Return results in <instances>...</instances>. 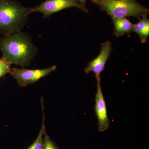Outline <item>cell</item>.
Listing matches in <instances>:
<instances>
[{
  "label": "cell",
  "instance_id": "cell-1",
  "mask_svg": "<svg viewBox=\"0 0 149 149\" xmlns=\"http://www.w3.org/2000/svg\"><path fill=\"white\" fill-rule=\"evenodd\" d=\"M0 51L11 65L22 68L29 66L38 53L32 37L22 31L0 37Z\"/></svg>",
  "mask_w": 149,
  "mask_h": 149
},
{
  "label": "cell",
  "instance_id": "cell-2",
  "mask_svg": "<svg viewBox=\"0 0 149 149\" xmlns=\"http://www.w3.org/2000/svg\"><path fill=\"white\" fill-rule=\"evenodd\" d=\"M31 13V8L24 6L17 0H0V34L21 32Z\"/></svg>",
  "mask_w": 149,
  "mask_h": 149
},
{
  "label": "cell",
  "instance_id": "cell-3",
  "mask_svg": "<svg viewBox=\"0 0 149 149\" xmlns=\"http://www.w3.org/2000/svg\"><path fill=\"white\" fill-rule=\"evenodd\" d=\"M101 10L104 11L112 18L133 17L140 18L147 16L149 9L136 0H92Z\"/></svg>",
  "mask_w": 149,
  "mask_h": 149
},
{
  "label": "cell",
  "instance_id": "cell-4",
  "mask_svg": "<svg viewBox=\"0 0 149 149\" xmlns=\"http://www.w3.org/2000/svg\"><path fill=\"white\" fill-rule=\"evenodd\" d=\"M72 7L77 8L86 13L89 12L86 7L76 0H45L39 5L31 8V13H40L44 18H47L54 13Z\"/></svg>",
  "mask_w": 149,
  "mask_h": 149
},
{
  "label": "cell",
  "instance_id": "cell-5",
  "mask_svg": "<svg viewBox=\"0 0 149 149\" xmlns=\"http://www.w3.org/2000/svg\"><path fill=\"white\" fill-rule=\"evenodd\" d=\"M56 68V65H52L42 69H28L24 68H11L9 73L17 80L20 87H25L36 83L41 78L55 71Z\"/></svg>",
  "mask_w": 149,
  "mask_h": 149
},
{
  "label": "cell",
  "instance_id": "cell-6",
  "mask_svg": "<svg viewBox=\"0 0 149 149\" xmlns=\"http://www.w3.org/2000/svg\"><path fill=\"white\" fill-rule=\"evenodd\" d=\"M112 49V45L109 41L103 43L100 54L89 63L88 66L84 70L85 73L93 72L95 74L97 81L101 80V73L104 69L106 63L111 54Z\"/></svg>",
  "mask_w": 149,
  "mask_h": 149
},
{
  "label": "cell",
  "instance_id": "cell-7",
  "mask_svg": "<svg viewBox=\"0 0 149 149\" xmlns=\"http://www.w3.org/2000/svg\"><path fill=\"white\" fill-rule=\"evenodd\" d=\"M100 83L101 80L97 81L95 111L97 118L99 131L104 132L109 128L110 122L108 116L106 104Z\"/></svg>",
  "mask_w": 149,
  "mask_h": 149
},
{
  "label": "cell",
  "instance_id": "cell-8",
  "mask_svg": "<svg viewBox=\"0 0 149 149\" xmlns=\"http://www.w3.org/2000/svg\"><path fill=\"white\" fill-rule=\"evenodd\" d=\"M114 25L113 34L117 37H122L126 34L130 36L132 31L133 24L128 19L123 17L112 18Z\"/></svg>",
  "mask_w": 149,
  "mask_h": 149
},
{
  "label": "cell",
  "instance_id": "cell-9",
  "mask_svg": "<svg viewBox=\"0 0 149 149\" xmlns=\"http://www.w3.org/2000/svg\"><path fill=\"white\" fill-rule=\"evenodd\" d=\"M132 31L139 35L143 44L146 42L149 35V20L147 16L142 17L137 24H133Z\"/></svg>",
  "mask_w": 149,
  "mask_h": 149
},
{
  "label": "cell",
  "instance_id": "cell-10",
  "mask_svg": "<svg viewBox=\"0 0 149 149\" xmlns=\"http://www.w3.org/2000/svg\"><path fill=\"white\" fill-rule=\"evenodd\" d=\"M45 131V123L43 122L39 135L37 139L32 145L28 147L27 149H43V136Z\"/></svg>",
  "mask_w": 149,
  "mask_h": 149
},
{
  "label": "cell",
  "instance_id": "cell-11",
  "mask_svg": "<svg viewBox=\"0 0 149 149\" xmlns=\"http://www.w3.org/2000/svg\"><path fill=\"white\" fill-rule=\"evenodd\" d=\"M11 65L10 63L3 58H0V79L6 74L10 73L12 68Z\"/></svg>",
  "mask_w": 149,
  "mask_h": 149
},
{
  "label": "cell",
  "instance_id": "cell-12",
  "mask_svg": "<svg viewBox=\"0 0 149 149\" xmlns=\"http://www.w3.org/2000/svg\"><path fill=\"white\" fill-rule=\"evenodd\" d=\"M43 149H59L45 131L43 136Z\"/></svg>",
  "mask_w": 149,
  "mask_h": 149
},
{
  "label": "cell",
  "instance_id": "cell-13",
  "mask_svg": "<svg viewBox=\"0 0 149 149\" xmlns=\"http://www.w3.org/2000/svg\"><path fill=\"white\" fill-rule=\"evenodd\" d=\"M80 4H82V5L85 6V4H86V2L87 0H76Z\"/></svg>",
  "mask_w": 149,
  "mask_h": 149
}]
</instances>
